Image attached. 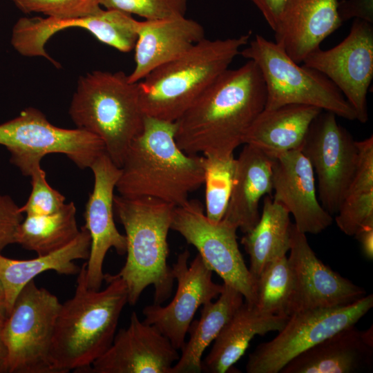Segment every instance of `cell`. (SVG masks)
<instances>
[{
  "label": "cell",
  "instance_id": "6da1fadb",
  "mask_svg": "<svg viewBox=\"0 0 373 373\" xmlns=\"http://www.w3.org/2000/svg\"><path fill=\"white\" fill-rule=\"evenodd\" d=\"M265 102V84L254 61L227 69L175 122L177 144L191 155H233Z\"/></svg>",
  "mask_w": 373,
  "mask_h": 373
},
{
  "label": "cell",
  "instance_id": "7a4b0ae2",
  "mask_svg": "<svg viewBox=\"0 0 373 373\" xmlns=\"http://www.w3.org/2000/svg\"><path fill=\"white\" fill-rule=\"evenodd\" d=\"M72 298L61 306L56 318L49 359L52 373L86 372L111 346L128 289L116 274H105L102 290L87 285L86 262L77 274Z\"/></svg>",
  "mask_w": 373,
  "mask_h": 373
},
{
  "label": "cell",
  "instance_id": "3957f363",
  "mask_svg": "<svg viewBox=\"0 0 373 373\" xmlns=\"http://www.w3.org/2000/svg\"><path fill=\"white\" fill-rule=\"evenodd\" d=\"M175 122L144 117L126 150L116 184L119 195L149 197L182 206L204 184L203 155L188 154L175 141Z\"/></svg>",
  "mask_w": 373,
  "mask_h": 373
},
{
  "label": "cell",
  "instance_id": "277c9868",
  "mask_svg": "<svg viewBox=\"0 0 373 373\" xmlns=\"http://www.w3.org/2000/svg\"><path fill=\"white\" fill-rule=\"evenodd\" d=\"M174 207L153 198L114 196V213L126 238V260L116 275L126 285L131 305L149 285L154 287L155 304L161 305L172 293L175 279L167 264V236Z\"/></svg>",
  "mask_w": 373,
  "mask_h": 373
},
{
  "label": "cell",
  "instance_id": "5b68a950",
  "mask_svg": "<svg viewBox=\"0 0 373 373\" xmlns=\"http://www.w3.org/2000/svg\"><path fill=\"white\" fill-rule=\"evenodd\" d=\"M251 32L238 37L204 38L175 59L162 64L137 82L144 115L176 122L224 71Z\"/></svg>",
  "mask_w": 373,
  "mask_h": 373
},
{
  "label": "cell",
  "instance_id": "8992f818",
  "mask_svg": "<svg viewBox=\"0 0 373 373\" xmlns=\"http://www.w3.org/2000/svg\"><path fill=\"white\" fill-rule=\"evenodd\" d=\"M77 128L98 137L120 168L132 141L141 133L144 114L138 84L122 71L95 70L81 76L68 111Z\"/></svg>",
  "mask_w": 373,
  "mask_h": 373
},
{
  "label": "cell",
  "instance_id": "52a82bcc",
  "mask_svg": "<svg viewBox=\"0 0 373 373\" xmlns=\"http://www.w3.org/2000/svg\"><path fill=\"white\" fill-rule=\"evenodd\" d=\"M240 54L254 61L266 88V110L287 104L317 107L348 120L356 115L338 88L323 74L293 61L276 42L261 35L247 44Z\"/></svg>",
  "mask_w": 373,
  "mask_h": 373
},
{
  "label": "cell",
  "instance_id": "ba28073f",
  "mask_svg": "<svg viewBox=\"0 0 373 373\" xmlns=\"http://www.w3.org/2000/svg\"><path fill=\"white\" fill-rule=\"evenodd\" d=\"M58 298L34 280L17 296L2 327L10 373H52L49 355Z\"/></svg>",
  "mask_w": 373,
  "mask_h": 373
},
{
  "label": "cell",
  "instance_id": "9c48e42d",
  "mask_svg": "<svg viewBox=\"0 0 373 373\" xmlns=\"http://www.w3.org/2000/svg\"><path fill=\"white\" fill-rule=\"evenodd\" d=\"M373 307V296L342 306L316 308L291 314L272 340L257 346L248 357L247 373H278L294 357L355 325Z\"/></svg>",
  "mask_w": 373,
  "mask_h": 373
},
{
  "label": "cell",
  "instance_id": "30bf717a",
  "mask_svg": "<svg viewBox=\"0 0 373 373\" xmlns=\"http://www.w3.org/2000/svg\"><path fill=\"white\" fill-rule=\"evenodd\" d=\"M0 144L10 153V162L19 169L52 153L64 154L84 169L106 152L103 142L96 135L78 128L56 126L32 107L0 124Z\"/></svg>",
  "mask_w": 373,
  "mask_h": 373
},
{
  "label": "cell",
  "instance_id": "8fae6325",
  "mask_svg": "<svg viewBox=\"0 0 373 373\" xmlns=\"http://www.w3.org/2000/svg\"><path fill=\"white\" fill-rule=\"evenodd\" d=\"M171 229L179 233L198 251L207 266L238 290L245 301L256 303V280L247 267L237 241V227L222 220L211 221L202 204L189 200L173 211Z\"/></svg>",
  "mask_w": 373,
  "mask_h": 373
},
{
  "label": "cell",
  "instance_id": "7c38bea8",
  "mask_svg": "<svg viewBox=\"0 0 373 373\" xmlns=\"http://www.w3.org/2000/svg\"><path fill=\"white\" fill-rule=\"evenodd\" d=\"M300 151L317 176L322 207L336 214L356 169V141L338 123L335 114L322 111L311 124Z\"/></svg>",
  "mask_w": 373,
  "mask_h": 373
},
{
  "label": "cell",
  "instance_id": "4fadbf2b",
  "mask_svg": "<svg viewBox=\"0 0 373 373\" xmlns=\"http://www.w3.org/2000/svg\"><path fill=\"white\" fill-rule=\"evenodd\" d=\"M303 63L323 74L338 88L358 121H367V93L373 77L372 23L354 19L350 33L341 43L328 50H313Z\"/></svg>",
  "mask_w": 373,
  "mask_h": 373
},
{
  "label": "cell",
  "instance_id": "5bb4252c",
  "mask_svg": "<svg viewBox=\"0 0 373 373\" xmlns=\"http://www.w3.org/2000/svg\"><path fill=\"white\" fill-rule=\"evenodd\" d=\"M189 251L184 250L171 267L178 284L172 300L165 306L155 303L147 305L142 311L144 322L155 326L178 350L185 344L189 327L198 309L218 297L224 289V284L213 281V271L200 254L189 265Z\"/></svg>",
  "mask_w": 373,
  "mask_h": 373
},
{
  "label": "cell",
  "instance_id": "9a60e30c",
  "mask_svg": "<svg viewBox=\"0 0 373 373\" xmlns=\"http://www.w3.org/2000/svg\"><path fill=\"white\" fill-rule=\"evenodd\" d=\"M75 27L88 30L99 41L122 52L132 50L137 40V20L132 15L102 9L94 15L70 19L21 17L12 28L11 44L23 56L43 57L58 67L45 45L56 32Z\"/></svg>",
  "mask_w": 373,
  "mask_h": 373
},
{
  "label": "cell",
  "instance_id": "2e32d148",
  "mask_svg": "<svg viewBox=\"0 0 373 373\" xmlns=\"http://www.w3.org/2000/svg\"><path fill=\"white\" fill-rule=\"evenodd\" d=\"M287 258L293 279L288 316L316 308L342 306L365 296V290L325 265L309 246L306 235L291 225Z\"/></svg>",
  "mask_w": 373,
  "mask_h": 373
},
{
  "label": "cell",
  "instance_id": "e0dca14e",
  "mask_svg": "<svg viewBox=\"0 0 373 373\" xmlns=\"http://www.w3.org/2000/svg\"><path fill=\"white\" fill-rule=\"evenodd\" d=\"M90 169L94 175V186L84 214L83 227L90 237L86 271L88 287L99 290L104 280L103 265L108 251L114 248L119 255L126 254V238L117 230L114 220V189L120 175V168L104 152Z\"/></svg>",
  "mask_w": 373,
  "mask_h": 373
},
{
  "label": "cell",
  "instance_id": "ac0fdd59",
  "mask_svg": "<svg viewBox=\"0 0 373 373\" xmlns=\"http://www.w3.org/2000/svg\"><path fill=\"white\" fill-rule=\"evenodd\" d=\"M179 358L170 341L133 312L128 327L115 334L109 348L85 372L171 373Z\"/></svg>",
  "mask_w": 373,
  "mask_h": 373
},
{
  "label": "cell",
  "instance_id": "d6986e66",
  "mask_svg": "<svg viewBox=\"0 0 373 373\" xmlns=\"http://www.w3.org/2000/svg\"><path fill=\"white\" fill-rule=\"evenodd\" d=\"M274 202L292 214L296 229L317 234L327 228L333 218L316 195L313 168L300 150L270 155Z\"/></svg>",
  "mask_w": 373,
  "mask_h": 373
},
{
  "label": "cell",
  "instance_id": "ffe728a7",
  "mask_svg": "<svg viewBox=\"0 0 373 373\" xmlns=\"http://www.w3.org/2000/svg\"><path fill=\"white\" fill-rule=\"evenodd\" d=\"M338 0H288L273 30L276 43L296 63L305 58L341 25Z\"/></svg>",
  "mask_w": 373,
  "mask_h": 373
},
{
  "label": "cell",
  "instance_id": "44dd1931",
  "mask_svg": "<svg viewBox=\"0 0 373 373\" xmlns=\"http://www.w3.org/2000/svg\"><path fill=\"white\" fill-rule=\"evenodd\" d=\"M134 47L135 68L128 75L137 83L205 38L198 21L185 17L139 21Z\"/></svg>",
  "mask_w": 373,
  "mask_h": 373
},
{
  "label": "cell",
  "instance_id": "7402d4cb",
  "mask_svg": "<svg viewBox=\"0 0 373 373\" xmlns=\"http://www.w3.org/2000/svg\"><path fill=\"white\" fill-rule=\"evenodd\" d=\"M373 365V327H345L291 360L281 373H354Z\"/></svg>",
  "mask_w": 373,
  "mask_h": 373
},
{
  "label": "cell",
  "instance_id": "603a6c76",
  "mask_svg": "<svg viewBox=\"0 0 373 373\" xmlns=\"http://www.w3.org/2000/svg\"><path fill=\"white\" fill-rule=\"evenodd\" d=\"M272 164L269 154L245 144L236 159V169L229 204L222 220L245 233L260 219L259 202L272 196Z\"/></svg>",
  "mask_w": 373,
  "mask_h": 373
},
{
  "label": "cell",
  "instance_id": "cb8c5ba5",
  "mask_svg": "<svg viewBox=\"0 0 373 373\" xmlns=\"http://www.w3.org/2000/svg\"><path fill=\"white\" fill-rule=\"evenodd\" d=\"M289 316L264 313L244 302L222 329L202 361V372L224 373L242 357L256 335L279 332Z\"/></svg>",
  "mask_w": 373,
  "mask_h": 373
},
{
  "label": "cell",
  "instance_id": "d4e9b609",
  "mask_svg": "<svg viewBox=\"0 0 373 373\" xmlns=\"http://www.w3.org/2000/svg\"><path fill=\"white\" fill-rule=\"evenodd\" d=\"M322 111L302 104L264 109L247 130L243 144L255 146L269 155L300 150L311 124Z\"/></svg>",
  "mask_w": 373,
  "mask_h": 373
},
{
  "label": "cell",
  "instance_id": "484cf974",
  "mask_svg": "<svg viewBox=\"0 0 373 373\" xmlns=\"http://www.w3.org/2000/svg\"><path fill=\"white\" fill-rule=\"evenodd\" d=\"M90 247V234L82 226L72 242L46 255L28 260H16L6 258L0 253V281L4 290L7 314L20 291L39 274L47 271L64 275L78 274L80 267L74 260H88Z\"/></svg>",
  "mask_w": 373,
  "mask_h": 373
},
{
  "label": "cell",
  "instance_id": "4316f807",
  "mask_svg": "<svg viewBox=\"0 0 373 373\" xmlns=\"http://www.w3.org/2000/svg\"><path fill=\"white\" fill-rule=\"evenodd\" d=\"M223 284L224 289L218 298L202 305L200 318L192 321L188 329L189 338L171 373L201 372L205 350L244 303V297L238 290Z\"/></svg>",
  "mask_w": 373,
  "mask_h": 373
},
{
  "label": "cell",
  "instance_id": "83f0119b",
  "mask_svg": "<svg viewBox=\"0 0 373 373\" xmlns=\"http://www.w3.org/2000/svg\"><path fill=\"white\" fill-rule=\"evenodd\" d=\"M289 213L280 204L265 195L256 225L241 239L250 258L249 268L256 278L268 262L286 256L291 247Z\"/></svg>",
  "mask_w": 373,
  "mask_h": 373
},
{
  "label": "cell",
  "instance_id": "f1b7e54d",
  "mask_svg": "<svg viewBox=\"0 0 373 373\" xmlns=\"http://www.w3.org/2000/svg\"><path fill=\"white\" fill-rule=\"evenodd\" d=\"M76 207L65 203L57 212L48 216H26L19 225L15 243L26 249L46 255L59 250L79 234Z\"/></svg>",
  "mask_w": 373,
  "mask_h": 373
},
{
  "label": "cell",
  "instance_id": "f546056e",
  "mask_svg": "<svg viewBox=\"0 0 373 373\" xmlns=\"http://www.w3.org/2000/svg\"><path fill=\"white\" fill-rule=\"evenodd\" d=\"M256 280V307L264 313L288 316L293 279L287 256L266 264Z\"/></svg>",
  "mask_w": 373,
  "mask_h": 373
},
{
  "label": "cell",
  "instance_id": "4dcf8cb0",
  "mask_svg": "<svg viewBox=\"0 0 373 373\" xmlns=\"http://www.w3.org/2000/svg\"><path fill=\"white\" fill-rule=\"evenodd\" d=\"M205 185V215L213 222L221 221L225 214L236 169L233 155H202Z\"/></svg>",
  "mask_w": 373,
  "mask_h": 373
},
{
  "label": "cell",
  "instance_id": "1f68e13d",
  "mask_svg": "<svg viewBox=\"0 0 373 373\" xmlns=\"http://www.w3.org/2000/svg\"><path fill=\"white\" fill-rule=\"evenodd\" d=\"M40 164V160H35L20 169L23 175L31 177V193L26 204L20 207L21 212L27 216L53 214L66 203L65 197L48 183Z\"/></svg>",
  "mask_w": 373,
  "mask_h": 373
},
{
  "label": "cell",
  "instance_id": "d6a6232c",
  "mask_svg": "<svg viewBox=\"0 0 373 373\" xmlns=\"http://www.w3.org/2000/svg\"><path fill=\"white\" fill-rule=\"evenodd\" d=\"M24 13H42L48 17L70 19L88 17L102 9L98 0H12Z\"/></svg>",
  "mask_w": 373,
  "mask_h": 373
},
{
  "label": "cell",
  "instance_id": "836d02e7",
  "mask_svg": "<svg viewBox=\"0 0 373 373\" xmlns=\"http://www.w3.org/2000/svg\"><path fill=\"white\" fill-rule=\"evenodd\" d=\"M107 10H116L146 20L185 17L188 0H98Z\"/></svg>",
  "mask_w": 373,
  "mask_h": 373
},
{
  "label": "cell",
  "instance_id": "e575fe53",
  "mask_svg": "<svg viewBox=\"0 0 373 373\" xmlns=\"http://www.w3.org/2000/svg\"><path fill=\"white\" fill-rule=\"evenodd\" d=\"M336 214L338 227L347 236L373 226V191L345 197Z\"/></svg>",
  "mask_w": 373,
  "mask_h": 373
},
{
  "label": "cell",
  "instance_id": "d590c367",
  "mask_svg": "<svg viewBox=\"0 0 373 373\" xmlns=\"http://www.w3.org/2000/svg\"><path fill=\"white\" fill-rule=\"evenodd\" d=\"M358 162L345 196L373 191V137L356 141Z\"/></svg>",
  "mask_w": 373,
  "mask_h": 373
},
{
  "label": "cell",
  "instance_id": "8d00e7d4",
  "mask_svg": "<svg viewBox=\"0 0 373 373\" xmlns=\"http://www.w3.org/2000/svg\"><path fill=\"white\" fill-rule=\"evenodd\" d=\"M23 219L20 207L9 195L0 193V253L15 243L16 232Z\"/></svg>",
  "mask_w": 373,
  "mask_h": 373
},
{
  "label": "cell",
  "instance_id": "74e56055",
  "mask_svg": "<svg viewBox=\"0 0 373 373\" xmlns=\"http://www.w3.org/2000/svg\"><path fill=\"white\" fill-rule=\"evenodd\" d=\"M338 11L343 22L352 18L373 22V0H343L338 2Z\"/></svg>",
  "mask_w": 373,
  "mask_h": 373
},
{
  "label": "cell",
  "instance_id": "f35d334b",
  "mask_svg": "<svg viewBox=\"0 0 373 373\" xmlns=\"http://www.w3.org/2000/svg\"><path fill=\"white\" fill-rule=\"evenodd\" d=\"M274 30L288 0H250Z\"/></svg>",
  "mask_w": 373,
  "mask_h": 373
},
{
  "label": "cell",
  "instance_id": "ab89813d",
  "mask_svg": "<svg viewBox=\"0 0 373 373\" xmlns=\"http://www.w3.org/2000/svg\"><path fill=\"white\" fill-rule=\"evenodd\" d=\"M354 236L358 241L365 257L372 260L373 259V226L362 229Z\"/></svg>",
  "mask_w": 373,
  "mask_h": 373
},
{
  "label": "cell",
  "instance_id": "60d3db41",
  "mask_svg": "<svg viewBox=\"0 0 373 373\" xmlns=\"http://www.w3.org/2000/svg\"><path fill=\"white\" fill-rule=\"evenodd\" d=\"M3 323L0 322V365L4 366L7 370V349L2 338V327ZM8 372V370H7Z\"/></svg>",
  "mask_w": 373,
  "mask_h": 373
},
{
  "label": "cell",
  "instance_id": "b9f144b4",
  "mask_svg": "<svg viewBox=\"0 0 373 373\" xmlns=\"http://www.w3.org/2000/svg\"><path fill=\"white\" fill-rule=\"evenodd\" d=\"M5 294L0 281V322L3 323L7 317Z\"/></svg>",
  "mask_w": 373,
  "mask_h": 373
},
{
  "label": "cell",
  "instance_id": "7bdbcfd3",
  "mask_svg": "<svg viewBox=\"0 0 373 373\" xmlns=\"http://www.w3.org/2000/svg\"><path fill=\"white\" fill-rule=\"evenodd\" d=\"M1 372H7V370L4 366L0 365V373Z\"/></svg>",
  "mask_w": 373,
  "mask_h": 373
}]
</instances>
